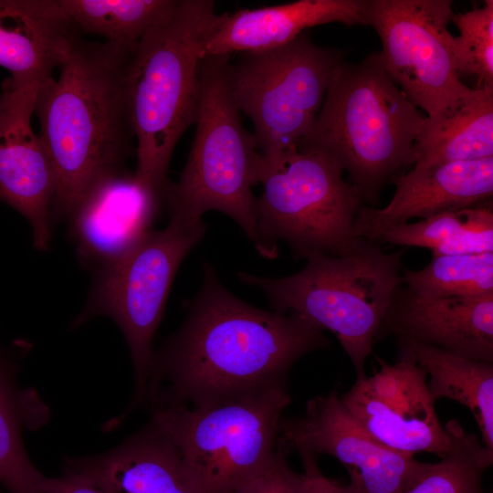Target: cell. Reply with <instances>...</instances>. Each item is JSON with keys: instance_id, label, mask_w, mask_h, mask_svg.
Wrapping results in <instances>:
<instances>
[{"instance_id": "cell-28", "label": "cell", "mask_w": 493, "mask_h": 493, "mask_svg": "<svg viewBox=\"0 0 493 493\" xmlns=\"http://www.w3.org/2000/svg\"><path fill=\"white\" fill-rule=\"evenodd\" d=\"M451 20L459 30L452 41L456 73L476 76L477 86L493 85V1L485 0L480 7L454 13Z\"/></svg>"}, {"instance_id": "cell-10", "label": "cell", "mask_w": 493, "mask_h": 493, "mask_svg": "<svg viewBox=\"0 0 493 493\" xmlns=\"http://www.w3.org/2000/svg\"><path fill=\"white\" fill-rule=\"evenodd\" d=\"M343 52L316 45L305 32L289 43L242 52L229 62L236 103L254 126L263 161L297 149L309 135Z\"/></svg>"}, {"instance_id": "cell-14", "label": "cell", "mask_w": 493, "mask_h": 493, "mask_svg": "<svg viewBox=\"0 0 493 493\" xmlns=\"http://www.w3.org/2000/svg\"><path fill=\"white\" fill-rule=\"evenodd\" d=\"M41 84L9 77L0 93V202L29 223L33 246L47 250L52 234L56 176L43 141L32 127Z\"/></svg>"}, {"instance_id": "cell-25", "label": "cell", "mask_w": 493, "mask_h": 493, "mask_svg": "<svg viewBox=\"0 0 493 493\" xmlns=\"http://www.w3.org/2000/svg\"><path fill=\"white\" fill-rule=\"evenodd\" d=\"M178 1L58 0L75 27L131 52L151 29L173 13Z\"/></svg>"}, {"instance_id": "cell-22", "label": "cell", "mask_w": 493, "mask_h": 493, "mask_svg": "<svg viewBox=\"0 0 493 493\" xmlns=\"http://www.w3.org/2000/svg\"><path fill=\"white\" fill-rule=\"evenodd\" d=\"M414 167L493 157V85L477 86L454 106L425 118Z\"/></svg>"}, {"instance_id": "cell-24", "label": "cell", "mask_w": 493, "mask_h": 493, "mask_svg": "<svg viewBox=\"0 0 493 493\" xmlns=\"http://www.w3.org/2000/svg\"><path fill=\"white\" fill-rule=\"evenodd\" d=\"M484 201L415 223L389 226L373 243L427 248L432 257L493 252L492 204Z\"/></svg>"}, {"instance_id": "cell-30", "label": "cell", "mask_w": 493, "mask_h": 493, "mask_svg": "<svg viewBox=\"0 0 493 493\" xmlns=\"http://www.w3.org/2000/svg\"><path fill=\"white\" fill-rule=\"evenodd\" d=\"M304 472L299 474L298 493H358L350 482L341 486L325 477L316 461V457L309 454H299Z\"/></svg>"}, {"instance_id": "cell-9", "label": "cell", "mask_w": 493, "mask_h": 493, "mask_svg": "<svg viewBox=\"0 0 493 493\" xmlns=\"http://www.w3.org/2000/svg\"><path fill=\"white\" fill-rule=\"evenodd\" d=\"M277 387L219 404L153 408L152 421L172 441L203 493H235L274 454L283 411Z\"/></svg>"}, {"instance_id": "cell-17", "label": "cell", "mask_w": 493, "mask_h": 493, "mask_svg": "<svg viewBox=\"0 0 493 493\" xmlns=\"http://www.w3.org/2000/svg\"><path fill=\"white\" fill-rule=\"evenodd\" d=\"M395 190L383 208L362 205L355 219L357 235L373 242L383 229L474 205L492 196L493 157L446 163L399 173Z\"/></svg>"}, {"instance_id": "cell-26", "label": "cell", "mask_w": 493, "mask_h": 493, "mask_svg": "<svg viewBox=\"0 0 493 493\" xmlns=\"http://www.w3.org/2000/svg\"><path fill=\"white\" fill-rule=\"evenodd\" d=\"M451 438L447 454L402 493H485L482 477L493 463V452L455 419L446 426Z\"/></svg>"}, {"instance_id": "cell-21", "label": "cell", "mask_w": 493, "mask_h": 493, "mask_svg": "<svg viewBox=\"0 0 493 493\" xmlns=\"http://www.w3.org/2000/svg\"><path fill=\"white\" fill-rule=\"evenodd\" d=\"M18 363L0 343V485L7 493H44L46 477L31 461L25 430L46 425L49 409L32 388L18 384Z\"/></svg>"}, {"instance_id": "cell-13", "label": "cell", "mask_w": 493, "mask_h": 493, "mask_svg": "<svg viewBox=\"0 0 493 493\" xmlns=\"http://www.w3.org/2000/svg\"><path fill=\"white\" fill-rule=\"evenodd\" d=\"M379 362L376 372L356 380L341 396L344 405L384 446L411 456L427 452L444 457L451 438L435 413L425 370L399 353L395 363Z\"/></svg>"}, {"instance_id": "cell-23", "label": "cell", "mask_w": 493, "mask_h": 493, "mask_svg": "<svg viewBox=\"0 0 493 493\" xmlns=\"http://www.w3.org/2000/svg\"><path fill=\"white\" fill-rule=\"evenodd\" d=\"M396 344L399 354L411 357L429 375L427 387L435 401L447 398L471 411L483 445L493 452V363L414 341Z\"/></svg>"}, {"instance_id": "cell-32", "label": "cell", "mask_w": 493, "mask_h": 493, "mask_svg": "<svg viewBox=\"0 0 493 493\" xmlns=\"http://www.w3.org/2000/svg\"><path fill=\"white\" fill-rule=\"evenodd\" d=\"M2 488H2V486L0 485V493H3Z\"/></svg>"}, {"instance_id": "cell-11", "label": "cell", "mask_w": 493, "mask_h": 493, "mask_svg": "<svg viewBox=\"0 0 493 493\" xmlns=\"http://www.w3.org/2000/svg\"><path fill=\"white\" fill-rule=\"evenodd\" d=\"M384 71L427 118L454 106L471 88L456 71L448 24L451 0H367Z\"/></svg>"}, {"instance_id": "cell-20", "label": "cell", "mask_w": 493, "mask_h": 493, "mask_svg": "<svg viewBox=\"0 0 493 493\" xmlns=\"http://www.w3.org/2000/svg\"><path fill=\"white\" fill-rule=\"evenodd\" d=\"M75 26L58 0H0V67L42 84L67 58Z\"/></svg>"}, {"instance_id": "cell-12", "label": "cell", "mask_w": 493, "mask_h": 493, "mask_svg": "<svg viewBox=\"0 0 493 493\" xmlns=\"http://www.w3.org/2000/svg\"><path fill=\"white\" fill-rule=\"evenodd\" d=\"M278 441L290 452L334 456L348 470L358 493H402L430 466L375 440L336 389L309 400L303 415L281 419Z\"/></svg>"}, {"instance_id": "cell-4", "label": "cell", "mask_w": 493, "mask_h": 493, "mask_svg": "<svg viewBox=\"0 0 493 493\" xmlns=\"http://www.w3.org/2000/svg\"><path fill=\"white\" fill-rule=\"evenodd\" d=\"M426 115L384 71L378 52L334 68L322 105L298 150L330 160L374 207L382 189L417 159Z\"/></svg>"}, {"instance_id": "cell-2", "label": "cell", "mask_w": 493, "mask_h": 493, "mask_svg": "<svg viewBox=\"0 0 493 493\" xmlns=\"http://www.w3.org/2000/svg\"><path fill=\"white\" fill-rule=\"evenodd\" d=\"M131 54L75 33L58 77L38 89V134L56 176L52 226L68 220L99 183L126 171L134 139L125 99Z\"/></svg>"}, {"instance_id": "cell-27", "label": "cell", "mask_w": 493, "mask_h": 493, "mask_svg": "<svg viewBox=\"0 0 493 493\" xmlns=\"http://www.w3.org/2000/svg\"><path fill=\"white\" fill-rule=\"evenodd\" d=\"M402 285L423 297L493 293V252L432 257L419 270H404Z\"/></svg>"}, {"instance_id": "cell-15", "label": "cell", "mask_w": 493, "mask_h": 493, "mask_svg": "<svg viewBox=\"0 0 493 493\" xmlns=\"http://www.w3.org/2000/svg\"><path fill=\"white\" fill-rule=\"evenodd\" d=\"M163 205L133 173L104 179L68 218L79 261L94 273L115 263L152 229Z\"/></svg>"}, {"instance_id": "cell-29", "label": "cell", "mask_w": 493, "mask_h": 493, "mask_svg": "<svg viewBox=\"0 0 493 493\" xmlns=\"http://www.w3.org/2000/svg\"><path fill=\"white\" fill-rule=\"evenodd\" d=\"M290 451L278 440L277 448L256 474L245 481L235 493H298L299 474L288 464Z\"/></svg>"}, {"instance_id": "cell-7", "label": "cell", "mask_w": 493, "mask_h": 493, "mask_svg": "<svg viewBox=\"0 0 493 493\" xmlns=\"http://www.w3.org/2000/svg\"><path fill=\"white\" fill-rule=\"evenodd\" d=\"M342 174L314 152L294 149L272 162L262 159L258 183L263 192L254 204L257 252L274 259L280 241L295 259L316 253L338 256L355 248L364 239L355 229L363 202Z\"/></svg>"}, {"instance_id": "cell-31", "label": "cell", "mask_w": 493, "mask_h": 493, "mask_svg": "<svg viewBox=\"0 0 493 493\" xmlns=\"http://www.w3.org/2000/svg\"><path fill=\"white\" fill-rule=\"evenodd\" d=\"M42 488L44 493H102L80 476L67 469L58 477H46Z\"/></svg>"}, {"instance_id": "cell-5", "label": "cell", "mask_w": 493, "mask_h": 493, "mask_svg": "<svg viewBox=\"0 0 493 493\" xmlns=\"http://www.w3.org/2000/svg\"><path fill=\"white\" fill-rule=\"evenodd\" d=\"M404 248L385 252L363 239L338 256L312 254L299 272L268 278L240 272L241 282L260 288L274 311L296 312L337 337L355 369L364 365L395 290L402 285Z\"/></svg>"}, {"instance_id": "cell-16", "label": "cell", "mask_w": 493, "mask_h": 493, "mask_svg": "<svg viewBox=\"0 0 493 493\" xmlns=\"http://www.w3.org/2000/svg\"><path fill=\"white\" fill-rule=\"evenodd\" d=\"M387 336L493 363V293L423 297L401 285L375 341Z\"/></svg>"}, {"instance_id": "cell-3", "label": "cell", "mask_w": 493, "mask_h": 493, "mask_svg": "<svg viewBox=\"0 0 493 493\" xmlns=\"http://www.w3.org/2000/svg\"><path fill=\"white\" fill-rule=\"evenodd\" d=\"M224 16L215 12V1L179 0L128 61L125 99L136 142L133 173L162 199L175 146L196 120L205 41Z\"/></svg>"}, {"instance_id": "cell-6", "label": "cell", "mask_w": 493, "mask_h": 493, "mask_svg": "<svg viewBox=\"0 0 493 493\" xmlns=\"http://www.w3.org/2000/svg\"><path fill=\"white\" fill-rule=\"evenodd\" d=\"M228 55H205L199 67L200 101L186 163L176 182L168 180L163 205L169 220L195 223L208 211L232 218L254 246L257 242L255 196L261 154L243 125L228 78Z\"/></svg>"}, {"instance_id": "cell-1", "label": "cell", "mask_w": 493, "mask_h": 493, "mask_svg": "<svg viewBox=\"0 0 493 493\" xmlns=\"http://www.w3.org/2000/svg\"><path fill=\"white\" fill-rule=\"evenodd\" d=\"M329 345L323 330L303 316L238 299L205 261L183 325L154 351L146 402L153 408L204 407L286 387L298 360Z\"/></svg>"}, {"instance_id": "cell-8", "label": "cell", "mask_w": 493, "mask_h": 493, "mask_svg": "<svg viewBox=\"0 0 493 493\" xmlns=\"http://www.w3.org/2000/svg\"><path fill=\"white\" fill-rule=\"evenodd\" d=\"M205 232L203 220H169L165 228L151 229L122 257L94 273L88 299L73 320L72 326L77 328L105 316L121 330L135 374L129 411L146 403L153 337L179 267Z\"/></svg>"}, {"instance_id": "cell-19", "label": "cell", "mask_w": 493, "mask_h": 493, "mask_svg": "<svg viewBox=\"0 0 493 493\" xmlns=\"http://www.w3.org/2000/svg\"><path fill=\"white\" fill-rule=\"evenodd\" d=\"M367 0H298L225 13L205 44V55H228L286 45L307 28L341 23L368 26Z\"/></svg>"}, {"instance_id": "cell-18", "label": "cell", "mask_w": 493, "mask_h": 493, "mask_svg": "<svg viewBox=\"0 0 493 493\" xmlns=\"http://www.w3.org/2000/svg\"><path fill=\"white\" fill-rule=\"evenodd\" d=\"M64 469L102 493H203L174 445L152 421L107 452L67 459Z\"/></svg>"}]
</instances>
